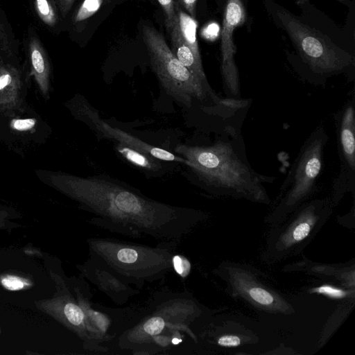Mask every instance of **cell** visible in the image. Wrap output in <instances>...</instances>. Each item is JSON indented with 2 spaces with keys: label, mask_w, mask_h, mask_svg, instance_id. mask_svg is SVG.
I'll return each instance as SVG.
<instances>
[{
  "label": "cell",
  "mask_w": 355,
  "mask_h": 355,
  "mask_svg": "<svg viewBox=\"0 0 355 355\" xmlns=\"http://www.w3.org/2000/svg\"><path fill=\"white\" fill-rule=\"evenodd\" d=\"M60 187L93 214L89 223L133 239L180 241L208 215L151 199L135 188L105 175H62Z\"/></svg>",
  "instance_id": "6da1fadb"
},
{
  "label": "cell",
  "mask_w": 355,
  "mask_h": 355,
  "mask_svg": "<svg viewBox=\"0 0 355 355\" xmlns=\"http://www.w3.org/2000/svg\"><path fill=\"white\" fill-rule=\"evenodd\" d=\"M175 151L185 159L199 187L215 197L269 205L263 186L275 177L256 172L248 161L243 137L223 133L209 146L180 144Z\"/></svg>",
  "instance_id": "7a4b0ae2"
},
{
  "label": "cell",
  "mask_w": 355,
  "mask_h": 355,
  "mask_svg": "<svg viewBox=\"0 0 355 355\" xmlns=\"http://www.w3.org/2000/svg\"><path fill=\"white\" fill-rule=\"evenodd\" d=\"M89 260L124 283L141 289L163 279L173 268L180 241H161L155 247L110 238H89Z\"/></svg>",
  "instance_id": "3957f363"
},
{
  "label": "cell",
  "mask_w": 355,
  "mask_h": 355,
  "mask_svg": "<svg viewBox=\"0 0 355 355\" xmlns=\"http://www.w3.org/2000/svg\"><path fill=\"white\" fill-rule=\"evenodd\" d=\"M328 140L324 126L319 124L304 141L265 218L266 223L284 221L316 192Z\"/></svg>",
  "instance_id": "277c9868"
},
{
  "label": "cell",
  "mask_w": 355,
  "mask_h": 355,
  "mask_svg": "<svg viewBox=\"0 0 355 355\" xmlns=\"http://www.w3.org/2000/svg\"><path fill=\"white\" fill-rule=\"evenodd\" d=\"M142 35L152 69L168 95L188 108L194 102L216 104L221 101L210 85L177 59L159 32L147 25L143 27Z\"/></svg>",
  "instance_id": "5b68a950"
},
{
  "label": "cell",
  "mask_w": 355,
  "mask_h": 355,
  "mask_svg": "<svg viewBox=\"0 0 355 355\" xmlns=\"http://www.w3.org/2000/svg\"><path fill=\"white\" fill-rule=\"evenodd\" d=\"M330 197L309 200L268 233L261 258L277 262L295 256L313 240L333 213Z\"/></svg>",
  "instance_id": "8992f818"
},
{
  "label": "cell",
  "mask_w": 355,
  "mask_h": 355,
  "mask_svg": "<svg viewBox=\"0 0 355 355\" xmlns=\"http://www.w3.org/2000/svg\"><path fill=\"white\" fill-rule=\"evenodd\" d=\"M277 14L311 74L317 76L315 85H324L329 76L345 72L354 65L353 56L322 34L285 10H277Z\"/></svg>",
  "instance_id": "52a82bcc"
},
{
  "label": "cell",
  "mask_w": 355,
  "mask_h": 355,
  "mask_svg": "<svg viewBox=\"0 0 355 355\" xmlns=\"http://www.w3.org/2000/svg\"><path fill=\"white\" fill-rule=\"evenodd\" d=\"M216 274L225 281L229 293L261 311L288 315L295 313L293 306L259 277L261 273L252 266L224 261Z\"/></svg>",
  "instance_id": "ba28073f"
},
{
  "label": "cell",
  "mask_w": 355,
  "mask_h": 355,
  "mask_svg": "<svg viewBox=\"0 0 355 355\" xmlns=\"http://www.w3.org/2000/svg\"><path fill=\"white\" fill-rule=\"evenodd\" d=\"M339 172L332 184L331 200L337 206L347 193H355V98L353 96L334 114Z\"/></svg>",
  "instance_id": "9c48e42d"
},
{
  "label": "cell",
  "mask_w": 355,
  "mask_h": 355,
  "mask_svg": "<svg viewBox=\"0 0 355 355\" xmlns=\"http://www.w3.org/2000/svg\"><path fill=\"white\" fill-rule=\"evenodd\" d=\"M50 275L55 292L50 298L35 301L36 308L75 333L85 343L91 344L83 309L71 295L64 279L53 270L50 271Z\"/></svg>",
  "instance_id": "30bf717a"
},
{
  "label": "cell",
  "mask_w": 355,
  "mask_h": 355,
  "mask_svg": "<svg viewBox=\"0 0 355 355\" xmlns=\"http://www.w3.org/2000/svg\"><path fill=\"white\" fill-rule=\"evenodd\" d=\"M245 19L241 0H227L221 31V73L224 89L228 98H240L239 71L235 63L234 31Z\"/></svg>",
  "instance_id": "8fae6325"
},
{
  "label": "cell",
  "mask_w": 355,
  "mask_h": 355,
  "mask_svg": "<svg viewBox=\"0 0 355 355\" xmlns=\"http://www.w3.org/2000/svg\"><path fill=\"white\" fill-rule=\"evenodd\" d=\"M78 115L82 121L92 129L98 136L114 141L133 149L144 152L166 162H173L185 163V159L179 155H174L164 148L146 143L136 137L116 128H113L100 117L98 112L86 101L81 102L78 110Z\"/></svg>",
  "instance_id": "7c38bea8"
},
{
  "label": "cell",
  "mask_w": 355,
  "mask_h": 355,
  "mask_svg": "<svg viewBox=\"0 0 355 355\" xmlns=\"http://www.w3.org/2000/svg\"><path fill=\"white\" fill-rule=\"evenodd\" d=\"M286 272H300L331 281L339 286L354 289V261L341 264L319 263L303 257L302 260L286 265L283 269Z\"/></svg>",
  "instance_id": "4fadbf2b"
},
{
  "label": "cell",
  "mask_w": 355,
  "mask_h": 355,
  "mask_svg": "<svg viewBox=\"0 0 355 355\" xmlns=\"http://www.w3.org/2000/svg\"><path fill=\"white\" fill-rule=\"evenodd\" d=\"M82 275L96 285L99 289L108 295L116 303L122 304L128 299L139 293L129 284L110 272L92 263L89 259L77 266Z\"/></svg>",
  "instance_id": "5bb4252c"
},
{
  "label": "cell",
  "mask_w": 355,
  "mask_h": 355,
  "mask_svg": "<svg viewBox=\"0 0 355 355\" xmlns=\"http://www.w3.org/2000/svg\"><path fill=\"white\" fill-rule=\"evenodd\" d=\"M166 31L171 38V51L177 59L194 76L207 85H209L206 78L202 62L198 60L180 33L176 16L171 21H165Z\"/></svg>",
  "instance_id": "9a60e30c"
},
{
  "label": "cell",
  "mask_w": 355,
  "mask_h": 355,
  "mask_svg": "<svg viewBox=\"0 0 355 355\" xmlns=\"http://www.w3.org/2000/svg\"><path fill=\"white\" fill-rule=\"evenodd\" d=\"M28 51L36 79L42 89H46L49 64L44 46L36 36L31 37L28 41Z\"/></svg>",
  "instance_id": "2e32d148"
},
{
  "label": "cell",
  "mask_w": 355,
  "mask_h": 355,
  "mask_svg": "<svg viewBox=\"0 0 355 355\" xmlns=\"http://www.w3.org/2000/svg\"><path fill=\"white\" fill-rule=\"evenodd\" d=\"M117 151L130 164L137 168L151 175L157 174L164 168L163 160L121 144H116Z\"/></svg>",
  "instance_id": "e0dca14e"
},
{
  "label": "cell",
  "mask_w": 355,
  "mask_h": 355,
  "mask_svg": "<svg viewBox=\"0 0 355 355\" xmlns=\"http://www.w3.org/2000/svg\"><path fill=\"white\" fill-rule=\"evenodd\" d=\"M175 10L178 28L182 39L198 60L202 62L197 40V21L195 18L181 9L178 2L175 3Z\"/></svg>",
  "instance_id": "ac0fdd59"
},
{
  "label": "cell",
  "mask_w": 355,
  "mask_h": 355,
  "mask_svg": "<svg viewBox=\"0 0 355 355\" xmlns=\"http://www.w3.org/2000/svg\"><path fill=\"white\" fill-rule=\"evenodd\" d=\"M309 293L322 295L332 300L354 298V289H349L342 286L338 287L328 284L311 288Z\"/></svg>",
  "instance_id": "d6986e66"
},
{
  "label": "cell",
  "mask_w": 355,
  "mask_h": 355,
  "mask_svg": "<svg viewBox=\"0 0 355 355\" xmlns=\"http://www.w3.org/2000/svg\"><path fill=\"white\" fill-rule=\"evenodd\" d=\"M34 8L44 24L49 27H54L56 25L58 15L51 0H34Z\"/></svg>",
  "instance_id": "ffe728a7"
},
{
  "label": "cell",
  "mask_w": 355,
  "mask_h": 355,
  "mask_svg": "<svg viewBox=\"0 0 355 355\" xmlns=\"http://www.w3.org/2000/svg\"><path fill=\"white\" fill-rule=\"evenodd\" d=\"M103 0H85L76 10L73 21L76 23L81 22L98 11Z\"/></svg>",
  "instance_id": "44dd1931"
},
{
  "label": "cell",
  "mask_w": 355,
  "mask_h": 355,
  "mask_svg": "<svg viewBox=\"0 0 355 355\" xmlns=\"http://www.w3.org/2000/svg\"><path fill=\"white\" fill-rule=\"evenodd\" d=\"M15 40L3 17L0 15V52L10 55L15 47Z\"/></svg>",
  "instance_id": "7402d4cb"
},
{
  "label": "cell",
  "mask_w": 355,
  "mask_h": 355,
  "mask_svg": "<svg viewBox=\"0 0 355 355\" xmlns=\"http://www.w3.org/2000/svg\"><path fill=\"white\" fill-rule=\"evenodd\" d=\"M172 261L173 268L181 277H186L189 274L191 263L185 257L174 254Z\"/></svg>",
  "instance_id": "603a6c76"
},
{
  "label": "cell",
  "mask_w": 355,
  "mask_h": 355,
  "mask_svg": "<svg viewBox=\"0 0 355 355\" xmlns=\"http://www.w3.org/2000/svg\"><path fill=\"white\" fill-rule=\"evenodd\" d=\"M242 344V338L235 334H225L217 339V345L223 347H236Z\"/></svg>",
  "instance_id": "cb8c5ba5"
},
{
  "label": "cell",
  "mask_w": 355,
  "mask_h": 355,
  "mask_svg": "<svg viewBox=\"0 0 355 355\" xmlns=\"http://www.w3.org/2000/svg\"><path fill=\"white\" fill-rule=\"evenodd\" d=\"M166 15V21H173L176 16L175 10V0H157Z\"/></svg>",
  "instance_id": "d4e9b609"
},
{
  "label": "cell",
  "mask_w": 355,
  "mask_h": 355,
  "mask_svg": "<svg viewBox=\"0 0 355 355\" xmlns=\"http://www.w3.org/2000/svg\"><path fill=\"white\" fill-rule=\"evenodd\" d=\"M35 120L33 119H17L13 122V127L19 131L27 130L32 128L35 125Z\"/></svg>",
  "instance_id": "484cf974"
},
{
  "label": "cell",
  "mask_w": 355,
  "mask_h": 355,
  "mask_svg": "<svg viewBox=\"0 0 355 355\" xmlns=\"http://www.w3.org/2000/svg\"><path fill=\"white\" fill-rule=\"evenodd\" d=\"M74 1L75 0H55L59 10L63 17L66 16L71 10Z\"/></svg>",
  "instance_id": "4316f807"
},
{
  "label": "cell",
  "mask_w": 355,
  "mask_h": 355,
  "mask_svg": "<svg viewBox=\"0 0 355 355\" xmlns=\"http://www.w3.org/2000/svg\"><path fill=\"white\" fill-rule=\"evenodd\" d=\"M197 0H178L180 3L193 18L196 17V6Z\"/></svg>",
  "instance_id": "83f0119b"
},
{
  "label": "cell",
  "mask_w": 355,
  "mask_h": 355,
  "mask_svg": "<svg viewBox=\"0 0 355 355\" xmlns=\"http://www.w3.org/2000/svg\"><path fill=\"white\" fill-rule=\"evenodd\" d=\"M10 215L3 209H0V230H6L10 227L9 223Z\"/></svg>",
  "instance_id": "f1b7e54d"
},
{
  "label": "cell",
  "mask_w": 355,
  "mask_h": 355,
  "mask_svg": "<svg viewBox=\"0 0 355 355\" xmlns=\"http://www.w3.org/2000/svg\"><path fill=\"white\" fill-rule=\"evenodd\" d=\"M12 81V77L9 73H3L0 76V89H3Z\"/></svg>",
  "instance_id": "f546056e"
},
{
  "label": "cell",
  "mask_w": 355,
  "mask_h": 355,
  "mask_svg": "<svg viewBox=\"0 0 355 355\" xmlns=\"http://www.w3.org/2000/svg\"><path fill=\"white\" fill-rule=\"evenodd\" d=\"M339 1H343V0H339Z\"/></svg>",
  "instance_id": "4dcf8cb0"
}]
</instances>
